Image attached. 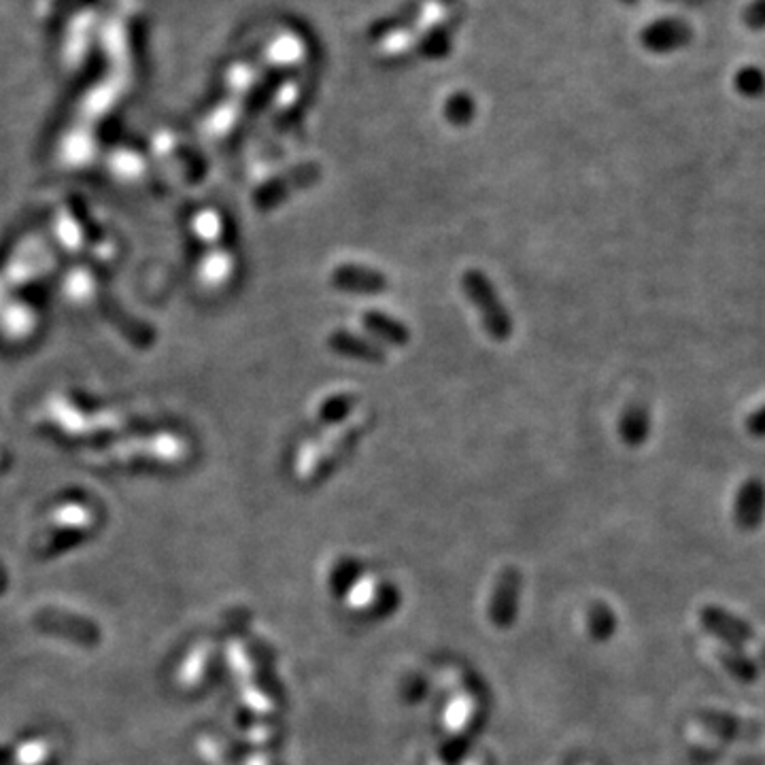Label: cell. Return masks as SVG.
Segmentation results:
<instances>
[{
	"label": "cell",
	"mask_w": 765,
	"mask_h": 765,
	"mask_svg": "<svg viewBox=\"0 0 765 765\" xmlns=\"http://www.w3.org/2000/svg\"><path fill=\"white\" fill-rule=\"evenodd\" d=\"M328 347L340 357H347V360L364 362V364H383L387 360V353L377 340H370L366 336H360L349 330L332 332L328 338Z\"/></svg>",
	"instance_id": "obj_6"
},
{
	"label": "cell",
	"mask_w": 765,
	"mask_h": 765,
	"mask_svg": "<svg viewBox=\"0 0 765 765\" xmlns=\"http://www.w3.org/2000/svg\"><path fill=\"white\" fill-rule=\"evenodd\" d=\"M332 285L351 296H381L387 292V277L381 270L364 264H340L332 270Z\"/></svg>",
	"instance_id": "obj_3"
},
{
	"label": "cell",
	"mask_w": 765,
	"mask_h": 765,
	"mask_svg": "<svg viewBox=\"0 0 765 765\" xmlns=\"http://www.w3.org/2000/svg\"><path fill=\"white\" fill-rule=\"evenodd\" d=\"M765 521V483L748 479L740 485L734 502V523L740 532H757Z\"/></svg>",
	"instance_id": "obj_5"
},
{
	"label": "cell",
	"mask_w": 765,
	"mask_h": 765,
	"mask_svg": "<svg viewBox=\"0 0 765 765\" xmlns=\"http://www.w3.org/2000/svg\"><path fill=\"white\" fill-rule=\"evenodd\" d=\"M700 723L710 731L729 742H748L759 740L765 734V727L753 719H742L738 714L721 712V710H704L697 714Z\"/></svg>",
	"instance_id": "obj_4"
},
{
	"label": "cell",
	"mask_w": 765,
	"mask_h": 765,
	"mask_svg": "<svg viewBox=\"0 0 765 765\" xmlns=\"http://www.w3.org/2000/svg\"><path fill=\"white\" fill-rule=\"evenodd\" d=\"M319 177H321V168L317 164H304V166L289 170L287 175L275 179L266 187L264 202L268 204V207H275V204L281 202L283 198L292 196L294 192L304 190V187L317 183Z\"/></svg>",
	"instance_id": "obj_7"
},
{
	"label": "cell",
	"mask_w": 765,
	"mask_h": 765,
	"mask_svg": "<svg viewBox=\"0 0 765 765\" xmlns=\"http://www.w3.org/2000/svg\"><path fill=\"white\" fill-rule=\"evenodd\" d=\"M734 85L744 98H759L765 94V73L759 66H744L736 73Z\"/></svg>",
	"instance_id": "obj_13"
},
{
	"label": "cell",
	"mask_w": 765,
	"mask_h": 765,
	"mask_svg": "<svg viewBox=\"0 0 765 765\" xmlns=\"http://www.w3.org/2000/svg\"><path fill=\"white\" fill-rule=\"evenodd\" d=\"M755 659H757V663H759L761 668H765V640L759 642V651H757V657H755Z\"/></svg>",
	"instance_id": "obj_17"
},
{
	"label": "cell",
	"mask_w": 765,
	"mask_h": 765,
	"mask_svg": "<svg viewBox=\"0 0 765 765\" xmlns=\"http://www.w3.org/2000/svg\"><path fill=\"white\" fill-rule=\"evenodd\" d=\"M700 621L710 636L723 642L729 649H744L757 640L755 627L723 606H706L700 612Z\"/></svg>",
	"instance_id": "obj_2"
},
{
	"label": "cell",
	"mask_w": 765,
	"mask_h": 765,
	"mask_svg": "<svg viewBox=\"0 0 765 765\" xmlns=\"http://www.w3.org/2000/svg\"><path fill=\"white\" fill-rule=\"evenodd\" d=\"M744 428L748 434L755 436V438H765V404L759 406L757 411H753L751 415L746 417Z\"/></svg>",
	"instance_id": "obj_16"
},
{
	"label": "cell",
	"mask_w": 765,
	"mask_h": 765,
	"mask_svg": "<svg viewBox=\"0 0 765 765\" xmlns=\"http://www.w3.org/2000/svg\"><path fill=\"white\" fill-rule=\"evenodd\" d=\"M689 41L691 30L683 22H659L646 34V45L655 51H670L687 45Z\"/></svg>",
	"instance_id": "obj_11"
},
{
	"label": "cell",
	"mask_w": 765,
	"mask_h": 765,
	"mask_svg": "<svg viewBox=\"0 0 765 765\" xmlns=\"http://www.w3.org/2000/svg\"><path fill=\"white\" fill-rule=\"evenodd\" d=\"M619 436L627 447L638 449L651 436V413L642 402L629 404L619 419Z\"/></svg>",
	"instance_id": "obj_8"
},
{
	"label": "cell",
	"mask_w": 765,
	"mask_h": 765,
	"mask_svg": "<svg viewBox=\"0 0 765 765\" xmlns=\"http://www.w3.org/2000/svg\"><path fill=\"white\" fill-rule=\"evenodd\" d=\"M447 115L453 124L464 126L470 122L472 117V102L468 98H455L451 100V105L447 109Z\"/></svg>",
	"instance_id": "obj_15"
},
{
	"label": "cell",
	"mask_w": 765,
	"mask_h": 765,
	"mask_svg": "<svg viewBox=\"0 0 765 765\" xmlns=\"http://www.w3.org/2000/svg\"><path fill=\"white\" fill-rule=\"evenodd\" d=\"M717 659L723 666V670L742 685H753L761 676V666L757 663V659L744 653V649H729V646H721V649L717 651Z\"/></svg>",
	"instance_id": "obj_10"
},
{
	"label": "cell",
	"mask_w": 765,
	"mask_h": 765,
	"mask_svg": "<svg viewBox=\"0 0 765 765\" xmlns=\"http://www.w3.org/2000/svg\"><path fill=\"white\" fill-rule=\"evenodd\" d=\"M462 289L474 311L481 315L483 328L493 340L502 343V340L513 336V317H510L502 298L498 296L496 285L487 279L483 270H466L462 277Z\"/></svg>",
	"instance_id": "obj_1"
},
{
	"label": "cell",
	"mask_w": 765,
	"mask_h": 765,
	"mask_svg": "<svg viewBox=\"0 0 765 765\" xmlns=\"http://www.w3.org/2000/svg\"><path fill=\"white\" fill-rule=\"evenodd\" d=\"M742 22L751 30H765V0H751L742 13Z\"/></svg>",
	"instance_id": "obj_14"
},
{
	"label": "cell",
	"mask_w": 765,
	"mask_h": 765,
	"mask_svg": "<svg viewBox=\"0 0 765 765\" xmlns=\"http://www.w3.org/2000/svg\"><path fill=\"white\" fill-rule=\"evenodd\" d=\"M355 404H357V398L351 396V394H336V396H330L326 402L321 404L319 419H321L323 423H326V425L345 421V419L353 413Z\"/></svg>",
	"instance_id": "obj_12"
},
{
	"label": "cell",
	"mask_w": 765,
	"mask_h": 765,
	"mask_svg": "<svg viewBox=\"0 0 765 765\" xmlns=\"http://www.w3.org/2000/svg\"><path fill=\"white\" fill-rule=\"evenodd\" d=\"M364 328L377 338L381 343L389 347H406L411 343V330H408L404 323L396 317H391L381 311H368L362 317Z\"/></svg>",
	"instance_id": "obj_9"
}]
</instances>
